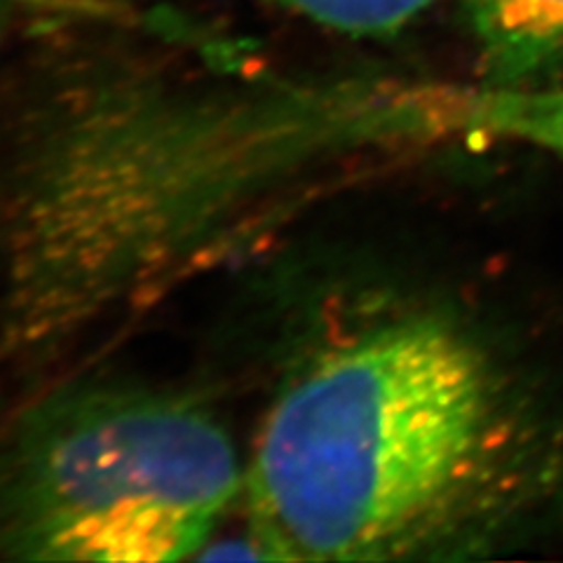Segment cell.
<instances>
[{
	"label": "cell",
	"instance_id": "obj_7",
	"mask_svg": "<svg viewBox=\"0 0 563 563\" xmlns=\"http://www.w3.org/2000/svg\"><path fill=\"white\" fill-rule=\"evenodd\" d=\"M3 5H5V0H0V12H3Z\"/></svg>",
	"mask_w": 563,
	"mask_h": 563
},
{
	"label": "cell",
	"instance_id": "obj_4",
	"mask_svg": "<svg viewBox=\"0 0 563 563\" xmlns=\"http://www.w3.org/2000/svg\"><path fill=\"white\" fill-rule=\"evenodd\" d=\"M390 118L397 141H519L563 157V87H390Z\"/></svg>",
	"mask_w": 563,
	"mask_h": 563
},
{
	"label": "cell",
	"instance_id": "obj_1",
	"mask_svg": "<svg viewBox=\"0 0 563 563\" xmlns=\"http://www.w3.org/2000/svg\"><path fill=\"white\" fill-rule=\"evenodd\" d=\"M542 479V434L486 347L409 314L331 345L287 385L244 503L261 559H439L488 544Z\"/></svg>",
	"mask_w": 563,
	"mask_h": 563
},
{
	"label": "cell",
	"instance_id": "obj_3",
	"mask_svg": "<svg viewBox=\"0 0 563 563\" xmlns=\"http://www.w3.org/2000/svg\"><path fill=\"white\" fill-rule=\"evenodd\" d=\"M242 490L231 434L200 404L90 387L41 404L0 449V550L24 561H181Z\"/></svg>",
	"mask_w": 563,
	"mask_h": 563
},
{
	"label": "cell",
	"instance_id": "obj_5",
	"mask_svg": "<svg viewBox=\"0 0 563 563\" xmlns=\"http://www.w3.org/2000/svg\"><path fill=\"white\" fill-rule=\"evenodd\" d=\"M488 82L531 85L563 64V0H467Z\"/></svg>",
	"mask_w": 563,
	"mask_h": 563
},
{
	"label": "cell",
	"instance_id": "obj_6",
	"mask_svg": "<svg viewBox=\"0 0 563 563\" xmlns=\"http://www.w3.org/2000/svg\"><path fill=\"white\" fill-rule=\"evenodd\" d=\"M327 29L350 35H387L413 22L437 0H268Z\"/></svg>",
	"mask_w": 563,
	"mask_h": 563
},
{
	"label": "cell",
	"instance_id": "obj_2",
	"mask_svg": "<svg viewBox=\"0 0 563 563\" xmlns=\"http://www.w3.org/2000/svg\"><path fill=\"white\" fill-rule=\"evenodd\" d=\"M372 92L109 99L29 132L10 196L16 339L144 301L320 163L383 144Z\"/></svg>",
	"mask_w": 563,
	"mask_h": 563
}]
</instances>
